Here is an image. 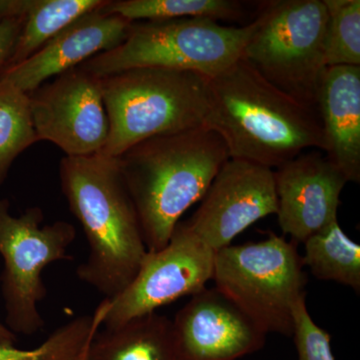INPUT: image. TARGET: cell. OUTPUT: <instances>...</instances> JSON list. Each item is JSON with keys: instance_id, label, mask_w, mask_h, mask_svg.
<instances>
[{"instance_id": "cell-1", "label": "cell", "mask_w": 360, "mask_h": 360, "mask_svg": "<svg viewBox=\"0 0 360 360\" xmlns=\"http://www.w3.org/2000/svg\"><path fill=\"white\" fill-rule=\"evenodd\" d=\"M205 127L222 139L231 160L272 170L305 149L323 151L316 108L277 89L243 58L210 78Z\"/></svg>"}, {"instance_id": "cell-2", "label": "cell", "mask_w": 360, "mask_h": 360, "mask_svg": "<svg viewBox=\"0 0 360 360\" xmlns=\"http://www.w3.org/2000/svg\"><path fill=\"white\" fill-rule=\"evenodd\" d=\"M59 179L89 245L78 278L105 298H115L134 281L148 253L117 158L103 153L65 156L59 163Z\"/></svg>"}, {"instance_id": "cell-3", "label": "cell", "mask_w": 360, "mask_h": 360, "mask_svg": "<svg viewBox=\"0 0 360 360\" xmlns=\"http://www.w3.org/2000/svg\"><path fill=\"white\" fill-rule=\"evenodd\" d=\"M116 158L146 248L158 251L184 212L202 200L229 155L219 135L200 127L151 137Z\"/></svg>"}, {"instance_id": "cell-4", "label": "cell", "mask_w": 360, "mask_h": 360, "mask_svg": "<svg viewBox=\"0 0 360 360\" xmlns=\"http://www.w3.org/2000/svg\"><path fill=\"white\" fill-rule=\"evenodd\" d=\"M210 78L191 71L137 68L101 78L110 122L101 153L118 158L160 135L205 127Z\"/></svg>"}, {"instance_id": "cell-5", "label": "cell", "mask_w": 360, "mask_h": 360, "mask_svg": "<svg viewBox=\"0 0 360 360\" xmlns=\"http://www.w3.org/2000/svg\"><path fill=\"white\" fill-rule=\"evenodd\" d=\"M255 28V18L243 26L206 18L135 21L122 44L80 66L101 78L131 68H163L210 79L243 58Z\"/></svg>"}, {"instance_id": "cell-6", "label": "cell", "mask_w": 360, "mask_h": 360, "mask_svg": "<svg viewBox=\"0 0 360 360\" xmlns=\"http://www.w3.org/2000/svg\"><path fill=\"white\" fill-rule=\"evenodd\" d=\"M255 20L243 58L277 89L316 108L328 70L324 58L328 9L323 0L260 2Z\"/></svg>"}, {"instance_id": "cell-7", "label": "cell", "mask_w": 360, "mask_h": 360, "mask_svg": "<svg viewBox=\"0 0 360 360\" xmlns=\"http://www.w3.org/2000/svg\"><path fill=\"white\" fill-rule=\"evenodd\" d=\"M303 267L297 243L271 234L217 251L212 281L265 335L291 338L293 309L307 296Z\"/></svg>"}, {"instance_id": "cell-8", "label": "cell", "mask_w": 360, "mask_h": 360, "mask_svg": "<svg viewBox=\"0 0 360 360\" xmlns=\"http://www.w3.org/2000/svg\"><path fill=\"white\" fill-rule=\"evenodd\" d=\"M44 220L39 206L16 217L11 202L0 200V255L4 262L0 283L6 326L16 335H34L44 328L39 310L47 295L42 272L49 264L72 258L68 250L77 238L75 227L65 220L42 225Z\"/></svg>"}, {"instance_id": "cell-9", "label": "cell", "mask_w": 360, "mask_h": 360, "mask_svg": "<svg viewBox=\"0 0 360 360\" xmlns=\"http://www.w3.org/2000/svg\"><path fill=\"white\" fill-rule=\"evenodd\" d=\"M215 253L179 221L165 248L148 251L129 288L115 298H105L103 326L116 328L200 292L212 281Z\"/></svg>"}, {"instance_id": "cell-10", "label": "cell", "mask_w": 360, "mask_h": 360, "mask_svg": "<svg viewBox=\"0 0 360 360\" xmlns=\"http://www.w3.org/2000/svg\"><path fill=\"white\" fill-rule=\"evenodd\" d=\"M30 99L39 141L52 142L70 158L103 151L110 122L101 77L79 65L45 82Z\"/></svg>"}, {"instance_id": "cell-11", "label": "cell", "mask_w": 360, "mask_h": 360, "mask_svg": "<svg viewBox=\"0 0 360 360\" xmlns=\"http://www.w3.org/2000/svg\"><path fill=\"white\" fill-rule=\"evenodd\" d=\"M201 200L196 212L184 222L203 245L217 252L250 225L276 214L274 170L229 158Z\"/></svg>"}, {"instance_id": "cell-12", "label": "cell", "mask_w": 360, "mask_h": 360, "mask_svg": "<svg viewBox=\"0 0 360 360\" xmlns=\"http://www.w3.org/2000/svg\"><path fill=\"white\" fill-rule=\"evenodd\" d=\"M278 224L295 243L338 221L347 177L319 151L302 153L274 170Z\"/></svg>"}, {"instance_id": "cell-13", "label": "cell", "mask_w": 360, "mask_h": 360, "mask_svg": "<svg viewBox=\"0 0 360 360\" xmlns=\"http://www.w3.org/2000/svg\"><path fill=\"white\" fill-rule=\"evenodd\" d=\"M181 360H238L264 348L266 335L217 288H203L175 315Z\"/></svg>"}, {"instance_id": "cell-14", "label": "cell", "mask_w": 360, "mask_h": 360, "mask_svg": "<svg viewBox=\"0 0 360 360\" xmlns=\"http://www.w3.org/2000/svg\"><path fill=\"white\" fill-rule=\"evenodd\" d=\"M101 8L78 18L30 58L7 68L0 78L30 94L51 78L122 44L131 21Z\"/></svg>"}, {"instance_id": "cell-15", "label": "cell", "mask_w": 360, "mask_h": 360, "mask_svg": "<svg viewBox=\"0 0 360 360\" xmlns=\"http://www.w3.org/2000/svg\"><path fill=\"white\" fill-rule=\"evenodd\" d=\"M316 110L323 153L347 177L360 180V66H331L322 79Z\"/></svg>"}, {"instance_id": "cell-16", "label": "cell", "mask_w": 360, "mask_h": 360, "mask_svg": "<svg viewBox=\"0 0 360 360\" xmlns=\"http://www.w3.org/2000/svg\"><path fill=\"white\" fill-rule=\"evenodd\" d=\"M86 360H181L172 319L156 312L97 331Z\"/></svg>"}, {"instance_id": "cell-17", "label": "cell", "mask_w": 360, "mask_h": 360, "mask_svg": "<svg viewBox=\"0 0 360 360\" xmlns=\"http://www.w3.org/2000/svg\"><path fill=\"white\" fill-rule=\"evenodd\" d=\"M302 264L317 279L360 290V245L348 238L338 221L304 243Z\"/></svg>"}, {"instance_id": "cell-18", "label": "cell", "mask_w": 360, "mask_h": 360, "mask_svg": "<svg viewBox=\"0 0 360 360\" xmlns=\"http://www.w3.org/2000/svg\"><path fill=\"white\" fill-rule=\"evenodd\" d=\"M248 4L238 0H111L104 13L135 21L206 18L214 21L240 20L248 14Z\"/></svg>"}, {"instance_id": "cell-19", "label": "cell", "mask_w": 360, "mask_h": 360, "mask_svg": "<svg viewBox=\"0 0 360 360\" xmlns=\"http://www.w3.org/2000/svg\"><path fill=\"white\" fill-rule=\"evenodd\" d=\"M108 0H35L25 18L9 68L22 63L39 51L58 33Z\"/></svg>"}, {"instance_id": "cell-20", "label": "cell", "mask_w": 360, "mask_h": 360, "mask_svg": "<svg viewBox=\"0 0 360 360\" xmlns=\"http://www.w3.org/2000/svg\"><path fill=\"white\" fill-rule=\"evenodd\" d=\"M108 309L104 300L92 315H82L56 328L33 349L0 343V360H82L94 335L103 326Z\"/></svg>"}, {"instance_id": "cell-21", "label": "cell", "mask_w": 360, "mask_h": 360, "mask_svg": "<svg viewBox=\"0 0 360 360\" xmlns=\"http://www.w3.org/2000/svg\"><path fill=\"white\" fill-rule=\"evenodd\" d=\"M37 141L30 94L0 78V186L14 160Z\"/></svg>"}, {"instance_id": "cell-22", "label": "cell", "mask_w": 360, "mask_h": 360, "mask_svg": "<svg viewBox=\"0 0 360 360\" xmlns=\"http://www.w3.org/2000/svg\"><path fill=\"white\" fill-rule=\"evenodd\" d=\"M328 9L324 58L331 66H360L359 0H323Z\"/></svg>"}, {"instance_id": "cell-23", "label": "cell", "mask_w": 360, "mask_h": 360, "mask_svg": "<svg viewBox=\"0 0 360 360\" xmlns=\"http://www.w3.org/2000/svg\"><path fill=\"white\" fill-rule=\"evenodd\" d=\"M305 298H300L293 309L292 336L297 360H335L331 336L310 316Z\"/></svg>"}, {"instance_id": "cell-24", "label": "cell", "mask_w": 360, "mask_h": 360, "mask_svg": "<svg viewBox=\"0 0 360 360\" xmlns=\"http://www.w3.org/2000/svg\"><path fill=\"white\" fill-rule=\"evenodd\" d=\"M23 22L25 18L6 21L0 25V77L8 68Z\"/></svg>"}, {"instance_id": "cell-25", "label": "cell", "mask_w": 360, "mask_h": 360, "mask_svg": "<svg viewBox=\"0 0 360 360\" xmlns=\"http://www.w3.org/2000/svg\"><path fill=\"white\" fill-rule=\"evenodd\" d=\"M35 0H0V25L27 15Z\"/></svg>"}, {"instance_id": "cell-26", "label": "cell", "mask_w": 360, "mask_h": 360, "mask_svg": "<svg viewBox=\"0 0 360 360\" xmlns=\"http://www.w3.org/2000/svg\"><path fill=\"white\" fill-rule=\"evenodd\" d=\"M16 341H18V335H14L11 329L7 328L6 326L0 322V343L15 345Z\"/></svg>"}, {"instance_id": "cell-27", "label": "cell", "mask_w": 360, "mask_h": 360, "mask_svg": "<svg viewBox=\"0 0 360 360\" xmlns=\"http://www.w3.org/2000/svg\"><path fill=\"white\" fill-rule=\"evenodd\" d=\"M85 355H86V354H85ZM85 355H84V359H82V360H86V359H85Z\"/></svg>"}]
</instances>
